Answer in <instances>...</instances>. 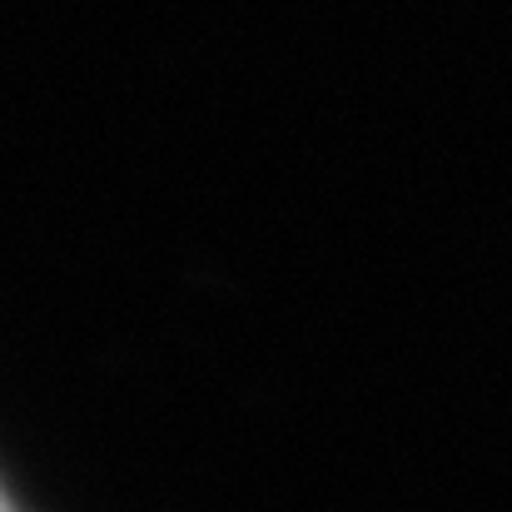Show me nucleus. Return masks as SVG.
Instances as JSON below:
<instances>
[{
  "label": "nucleus",
  "mask_w": 512,
  "mask_h": 512,
  "mask_svg": "<svg viewBox=\"0 0 512 512\" xmlns=\"http://www.w3.org/2000/svg\"><path fill=\"white\" fill-rule=\"evenodd\" d=\"M5 512H15V508H5Z\"/></svg>",
  "instance_id": "nucleus-1"
}]
</instances>
